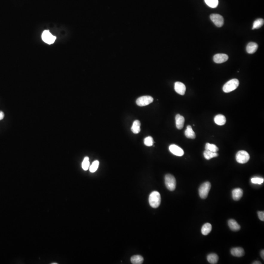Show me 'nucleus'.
I'll return each mask as SVG.
<instances>
[{"label": "nucleus", "mask_w": 264, "mask_h": 264, "mask_svg": "<svg viewBox=\"0 0 264 264\" xmlns=\"http://www.w3.org/2000/svg\"><path fill=\"white\" fill-rule=\"evenodd\" d=\"M175 90L178 94L183 96L186 91V87L184 84L180 82H176L175 83Z\"/></svg>", "instance_id": "10"}, {"label": "nucleus", "mask_w": 264, "mask_h": 264, "mask_svg": "<svg viewBox=\"0 0 264 264\" xmlns=\"http://www.w3.org/2000/svg\"><path fill=\"white\" fill-rule=\"evenodd\" d=\"M232 198L235 201H239L242 198L243 195V191L239 188L234 189L232 191Z\"/></svg>", "instance_id": "14"}, {"label": "nucleus", "mask_w": 264, "mask_h": 264, "mask_svg": "<svg viewBox=\"0 0 264 264\" xmlns=\"http://www.w3.org/2000/svg\"><path fill=\"white\" fill-rule=\"evenodd\" d=\"M169 150L173 154L176 156H182L184 155V151L181 148V147L175 144H172L169 147Z\"/></svg>", "instance_id": "9"}, {"label": "nucleus", "mask_w": 264, "mask_h": 264, "mask_svg": "<svg viewBox=\"0 0 264 264\" xmlns=\"http://www.w3.org/2000/svg\"><path fill=\"white\" fill-rule=\"evenodd\" d=\"M143 258L139 255L132 256L131 258V263L133 264H142L143 263Z\"/></svg>", "instance_id": "22"}, {"label": "nucleus", "mask_w": 264, "mask_h": 264, "mask_svg": "<svg viewBox=\"0 0 264 264\" xmlns=\"http://www.w3.org/2000/svg\"><path fill=\"white\" fill-rule=\"evenodd\" d=\"M205 149L206 150L211 151L213 152H217L219 151V149L217 146L214 144L206 143L205 146Z\"/></svg>", "instance_id": "25"}, {"label": "nucleus", "mask_w": 264, "mask_h": 264, "mask_svg": "<svg viewBox=\"0 0 264 264\" xmlns=\"http://www.w3.org/2000/svg\"><path fill=\"white\" fill-rule=\"evenodd\" d=\"M228 225L229 228L233 231H238L240 229V225L237 223L235 220L231 219L228 221Z\"/></svg>", "instance_id": "17"}, {"label": "nucleus", "mask_w": 264, "mask_h": 264, "mask_svg": "<svg viewBox=\"0 0 264 264\" xmlns=\"http://www.w3.org/2000/svg\"><path fill=\"white\" fill-rule=\"evenodd\" d=\"M258 44L254 42H250L248 44L247 46V53L249 54H253L255 53L258 49Z\"/></svg>", "instance_id": "13"}, {"label": "nucleus", "mask_w": 264, "mask_h": 264, "mask_svg": "<svg viewBox=\"0 0 264 264\" xmlns=\"http://www.w3.org/2000/svg\"><path fill=\"white\" fill-rule=\"evenodd\" d=\"M261 257L262 258L263 260L264 259V250H262L261 251Z\"/></svg>", "instance_id": "33"}, {"label": "nucleus", "mask_w": 264, "mask_h": 264, "mask_svg": "<svg viewBox=\"0 0 264 264\" xmlns=\"http://www.w3.org/2000/svg\"><path fill=\"white\" fill-rule=\"evenodd\" d=\"M210 188H211V184L209 182H205L202 183L199 189V193L200 197L203 199H206L208 197Z\"/></svg>", "instance_id": "4"}, {"label": "nucleus", "mask_w": 264, "mask_h": 264, "mask_svg": "<svg viewBox=\"0 0 264 264\" xmlns=\"http://www.w3.org/2000/svg\"><path fill=\"white\" fill-rule=\"evenodd\" d=\"M89 166H90V162H89V158L88 156L85 157L82 163V167L84 170H88L89 169Z\"/></svg>", "instance_id": "27"}, {"label": "nucleus", "mask_w": 264, "mask_h": 264, "mask_svg": "<svg viewBox=\"0 0 264 264\" xmlns=\"http://www.w3.org/2000/svg\"><path fill=\"white\" fill-rule=\"evenodd\" d=\"M149 202L152 208H158L161 202V196L159 193L156 191L151 193L149 197Z\"/></svg>", "instance_id": "1"}, {"label": "nucleus", "mask_w": 264, "mask_h": 264, "mask_svg": "<svg viewBox=\"0 0 264 264\" xmlns=\"http://www.w3.org/2000/svg\"><path fill=\"white\" fill-rule=\"evenodd\" d=\"M144 143L147 146H152L154 144V140L152 137L147 136L144 139Z\"/></svg>", "instance_id": "29"}, {"label": "nucleus", "mask_w": 264, "mask_h": 264, "mask_svg": "<svg viewBox=\"0 0 264 264\" xmlns=\"http://www.w3.org/2000/svg\"><path fill=\"white\" fill-rule=\"evenodd\" d=\"M204 156L205 158L208 160H209L212 158H216L218 156V154L217 152H213L208 150H205L204 152Z\"/></svg>", "instance_id": "23"}, {"label": "nucleus", "mask_w": 264, "mask_h": 264, "mask_svg": "<svg viewBox=\"0 0 264 264\" xmlns=\"http://www.w3.org/2000/svg\"><path fill=\"white\" fill-rule=\"evenodd\" d=\"M205 3L208 7L215 8L218 5V0H205Z\"/></svg>", "instance_id": "26"}, {"label": "nucleus", "mask_w": 264, "mask_h": 264, "mask_svg": "<svg viewBox=\"0 0 264 264\" xmlns=\"http://www.w3.org/2000/svg\"><path fill=\"white\" fill-rule=\"evenodd\" d=\"M176 125L179 130L182 129L185 124V119L183 116L178 114L175 117Z\"/></svg>", "instance_id": "12"}, {"label": "nucleus", "mask_w": 264, "mask_h": 264, "mask_svg": "<svg viewBox=\"0 0 264 264\" xmlns=\"http://www.w3.org/2000/svg\"><path fill=\"white\" fill-rule=\"evenodd\" d=\"M210 18L211 20L217 27H222L224 25V18L221 15L218 14H212L210 15Z\"/></svg>", "instance_id": "7"}, {"label": "nucleus", "mask_w": 264, "mask_h": 264, "mask_svg": "<svg viewBox=\"0 0 264 264\" xmlns=\"http://www.w3.org/2000/svg\"><path fill=\"white\" fill-rule=\"evenodd\" d=\"M4 113L1 111H0V120H2L4 118Z\"/></svg>", "instance_id": "32"}, {"label": "nucleus", "mask_w": 264, "mask_h": 264, "mask_svg": "<svg viewBox=\"0 0 264 264\" xmlns=\"http://www.w3.org/2000/svg\"><path fill=\"white\" fill-rule=\"evenodd\" d=\"M212 230V225L210 223H205L202 228V233L204 235H207Z\"/></svg>", "instance_id": "21"}, {"label": "nucleus", "mask_w": 264, "mask_h": 264, "mask_svg": "<svg viewBox=\"0 0 264 264\" xmlns=\"http://www.w3.org/2000/svg\"><path fill=\"white\" fill-rule=\"evenodd\" d=\"M231 253L233 256L238 257H240L244 256L245 254V251L242 248H233L231 250Z\"/></svg>", "instance_id": "15"}, {"label": "nucleus", "mask_w": 264, "mask_h": 264, "mask_svg": "<svg viewBox=\"0 0 264 264\" xmlns=\"http://www.w3.org/2000/svg\"><path fill=\"white\" fill-rule=\"evenodd\" d=\"M252 264H261V262H260L255 261V262H253V263H252Z\"/></svg>", "instance_id": "34"}, {"label": "nucleus", "mask_w": 264, "mask_h": 264, "mask_svg": "<svg viewBox=\"0 0 264 264\" xmlns=\"http://www.w3.org/2000/svg\"><path fill=\"white\" fill-rule=\"evenodd\" d=\"M140 121L138 120H135L133 122L131 130L133 133L135 134H138L140 132Z\"/></svg>", "instance_id": "19"}, {"label": "nucleus", "mask_w": 264, "mask_h": 264, "mask_svg": "<svg viewBox=\"0 0 264 264\" xmlns=\"http://www.w3.org/2000/svg\"><path fill=\"white\" fill-rule=\"evenodd\" d=\"M99 162L98 160H95L93 162V163H92V165L90 167V172H95L99 168Z\"/></svg>", "instance_id": "28"}, {"label": "nucleus", "mask_w": 264, "mask_h": 264, "mask_svg": "<svg viewBox=\"0 0 264 264\" xmlns=\"http://www.w3.org/2000/svg\"><path fill=\"white\" fill-rule=\"evenodd\" d=\"M259 218L261 221H264V212L263 211L258 212Z\"/></svg>", "instance_id": "31"}, {"label": "nucleus", "mask_w": 264, "mask_h": 264, "mask_svg": "<svg viewBox=\"0 0 264 264\" xmlns=\"http://www.w3.org/2000/svg\"><path fill=\"white\" fill-rule=\"evenodd\" d=\"M228 59V55L223 53H219L215 55L213 57V61L216 63L221 64L226 62Z\"/></svg>", "instance_id": "11"}, {"label": "nucleus", "mask_w": 264, "mask_h": 264, "mask_svg": "<svg viewBox=\"0 0 264 264\" xmlns=\"http://www.w3.org/2000/svg\"><path fill=\"white\" fill-rule=\"evenodd\" d=\"M264 179L263 178H258V177L253 178L251 179V182L252 183L258 185H261L262 183L264 182Z\"/></svg>", "instance_id": "30"}, {"label": "nucleus", "mask_w": 264, "mask_h": 264, "mask_svg": "<svg viewBox=\"0 0 264 264\" xmlns=\"http://www.w3.org/2000/svg\"><path fill=\"white\" fill-rule=\"evenodd\" d=\"M42 38L45 43L50 44L54 43L56 37L52 35L49 30H44L42 33Z\"/></svg>", "instance_id": "8"}, {"label": "nucleus", "mask_w": 264, "mask_h": 264, "mask_svg": "<svg viewBox=\"0 0 264 264\" xmlns=\"http://www.w3.org/2000/svg\"><path fill=\"white\" fill-rule=\"evenodd\" d=\"M264 24V19H262V18L257 19L253 23L252 29V30H255V29L260 28L263 26Z\"/></svg>", "instance_id": "24"}, {"label": "nucleus", "mask_w": 264, "mask_h": 264, "mask_svg": "<svg viewBox=\"0 0 264 264\" xmlns=\"http://www.w3.org/2000/svg\"><path fill=\"white\" fill-rule=\"evenodd\" d=\"M185 136L186 138L190 139H194L196 138V134L193 130L191 126H187L186 129L185 131Z\"/></svg>", "instance_id": "18"}, {"label": "nucleus", "mask_w": 264, "mask_h": 264, "mask_svg": "<svg viewBox=\"0 0 264 264\" xmlns=\"http://www.w3.org/2000/svg\"><path fill=\"white\" fill-rule=\"evenodd\" d=\"M165 184L166 187L170 191H174L176 187V180L173 176L167 174L165 176Z\"/></svg>", "instance_id": "3"}, {"label": "nucleus", "mask_w": 264, "mask_h": 264, "mask_svg": "<svg viewBox=\"0 0 264 264\" xmlns=\"http://www.w3.org/2000/svg\"><path fill=\"white\" fill-rule=\"evenodd\" d=\"M153 100L154 99L151 96H142L137 99L136 103L139 106H145L152 103Z\"/></svg>", "instance_id": "6"}, {"label": "nucleus", "mask_w": 264, "mask_h": 264, "mask_svg": "<svg viewBox=\"0 0 264 264\" xmlns=\"http://www.w3.org/2000/svg\"><path fill=\"white\" fill-rule=\"evenodd\" d=\"M250 159V156L247 152L245 151H239L236 155V159L238 163L244 164L247 163Z\"/></svg>", "instance_id": "5"}, {"label": "nucleus", "mask_w": 264, "mask_h": 264, "mask_svg": "<svg viewBox=\"0 0 264 264\" xmlns=\"http://www.w3.org/2000/svg\"><path fill=\"white\" fill-rule=\"evenodd\" d=\"M218 256L215 253H211L207 256V260L210 264H217L218 261Z\"/></svg>", "instance_id": "20"}, {"label": "nucleus", "mask_w": 264, "mask_h": 264, "mask_svg": "<svg viewBox=\"0 0 264 264\" xmlns=\"http://www.w3.org/2000/svg\"><path fill=\"white\" fill-rule=\"evenodd\" d=\"M239 85V81L237 79H232L228 81V82H226L224 85L222 90L225 93H228L236 90Z\"/></svg>", "instance_id": "2"}, {"label": "nucleus", "mask_w": 264, "mask_h": 264, "mask_svg": "<svg viewBox=\"0 0 264 264\" xmlns=\"http://www.w3.org/2000/svg\"><path fill=\"white\" fill-rule=\"evenodd\" d=\"M214 122L218 125H224L226 122V119L224 115H217L214 117Z\"/></svg>", "instance_id": "16"}]
</instances>
